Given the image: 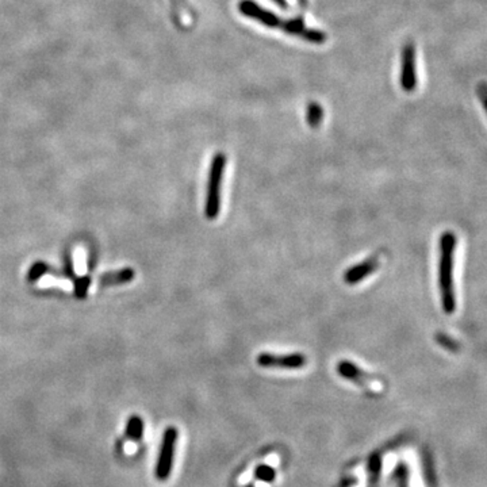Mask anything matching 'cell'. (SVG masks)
I'll return each mask as SVG.
<instances>
[{
	"label": "cell",
	"instance_id": "1",
	"mask_svg": "<svg viewBox=\"0 0 487 487\" xmlns=\"http://www.w3.org/2000/svg\"><path fill=\"white\" fill-rule=\"evenodd\" d=\"M238 13L249 20H254L273 30H282L290 36L298 37V39H305L306 42L315 43V45H322L324 42L328 41L327 33L322 30L309 27L303 18H292L287 20L283 17H279L273 14V11L264 8L263 6L257 4L254 0H241L237 4Z\"/></svg>",
	"mask_w": 487,
	"mask_h": 487
},
{
	"label": "cell",
	"instance_id": "2",
	"mask_svg": "<svg viewBox=\"0 0 487 487\" xmlns=\"http://www.w3.org/2000/svg\"><path fill=\"white\" fill-rule=\"evenodd\" d=\"M440 259H439V289L441 298V308L444 313L452 314L456 310V292L453 282V264L456 235L452 232H444L440 235Z\"/></svg>",
	"mask_w": 487,
	"mask_h": 487
},
{
	"label": "cell",
	"instance_id": "3",
	"mask_svg": "<svg viewBox=\"0 0 487 487\" xmlns=\"http://www.w3.org/2000/svg\"><path fill=\"white\" fill-rule=\"evenodd\" d=\"M226 167V156L222 152L215 153L207 179V191L205 200V217L210 221L215 219L221 212V191H222V179Z\"/></svg>",
	"mask_w": 487,
	"mask_h": 487
},
{
	"label": "cell",
	"instance_id": "4",
	"mask_svg": "<svg viewBox=\"0 0 487 487\" xmlns=\"http://www.w3.org/2000/svg\"><path fill=\"white\" fill-rule=\"evenodd\" d=\"M177 437H179V430L175 427H168L163 434L161 447L157 458L156 469H155L157 481L160 482H165L172 472Z\"/></svg>",
	"mask_w": 487,
	"mask_h": 487
},
{
	"label": "cell",
	"instance_id": "5",
	"mask_svg": "<svg viewBox=\"0 0 487 487\" xmlns=\"http://www.w3.org/2000/svg\"><path fill=\"white\" fill-rule=\"evenodd\" d=\"M256 363L261 369H277V370H301L308 364V357L303 353H284L275 355L270 352L259 353Z\"/></svg>",
	"mask_w": 487,
	"mask_h": 487
},
{
	"label": "cell",
	"instance_id": "6",
	"mask_svg": "<svg viewBox=\"0 0 487 487\" xmlns=\"http://www.w3.org/2000/svg\"><path fill=\"white\" fill-rule=\"evenodd\" d=\"M337 372L340 376L351 380L353 383L359 385L360 387H363L367 391L379 392L383 390V383L379 378L362 370L359 366H356L355 363L348 362V360H343L337 364Z\"/></svg>",
	"mask_w": 487,
	"mask_h": 487
},
{
	"label": "cell",
	"instance_id": "7",
	"mask_svg": "<svg viewBox=\"0 0 487 487\" xmlns=\"http://www.w3.org/2000/svg\"><path fill=\"white\" fill-rule=\"evenodd\" d=\"M401 88L405 92H413L417 88V62H416V46L409 42L402 49L401 57Z\"/></svg>",
	"mask_w": 487,
	"mask_h": 487
},
{
	"label": "cell",
	"instance_id": "8",
	"mask_svg": "<svg viewBox=\"0 0 487 487\" xmlns=\"http://www.w3.org/2000/svg\"><path fill=\"white\" fill-rule=\"evenodd\" d=\"M380 264V257L378 254H373L369 259H366L364 261L352 266L351 268H348L344 273V282L348 286H355L357 283H360L362 280H364L367 276H370L372 273L378 270Z\"/></svg>",
	"mask_w": 487,
	"mask_h": 487
},
{
	"label": "cell",
	"instance_id": "9",
	"mask_svg": "<svg viewBox=\"0 0 487 487\" xmlns=\"http://www.w3.org/2000/svg\"><path fill=\"white\" fill-rule=\"evenodd\" d=\"M172 18L180 30H190L196 23V13L188 0H170Z\"/></svg>",
	"mask_w": 487,
	"mask_h": 487
},
{
	"label": "cell",
	"instance_id": "10",
	"mask_svg": "<svg viewBox=\"0 0 487 487\" xmlns=\"http://www.w3.org/2000/svg\"><path fill=\"white\" fill-rule=\"evenodd\" d=\"M136 276L133 268H123L117 273H109L102 275L100 277V286H119L130 283Z\"/></svg>",
	"mask_w": 487,
	"mask_h": 487
},
{
	"label": "cell",
	"instance_id": "11",
	"mask_svg": "<svg viewBox=\"0 0 487 487\" xmlns=\"http://www.w3.org/2000/svg\"><path fill=\"white\" fill-rule=\"evenodd\" d=\"M144 437V420L139 416L129 417L125 429V440L128 443L137 444Z\"/></svg>",
	"mask_w": 487,
	"mask_h": 487
},
{
	"label": "cell",
	"instance_id": "12",
	"mask_svg": "<svg viewBox=\"0 0 487 487\" xmlns=\"http://www.w3.org/2000/svg\"><path fill=\"white\" fill-rule=\"evenodd\" d=\"M43 275H56V276H61V270H55L52 268L48 263L45 261H36L30 268H29V273H27V280L29 283H34L37 282L39 279H41Z\"/></svg>",
	"mask_w": 487,
	"mask_h": 487
},
{
	"label": "cell",
	"instance_id": "13",
	"mask_svg": "<svg viewBox=\"0 0 487 487\" xmlns=\"http://www.w3.org/2000/svg\"><path fill=\"white\" fill-rule=\"evenodd\" d=\"M306 119H308V123L309 126L315 129L321 125L322 119H324V109L320 103L317 102H312L309 106H308V111H306Z\"/></svg>",
	"mask_w": 487,
	"mask_h": 487
},
{
	"label": "cell",
	"instance_id": "14",
	"mask_svg": "<svg viewBox=\"0 0 487 487\" xmlns=\"http://www.w3.org/2000/svg\"><path fill=\"white\" fill-rule=\"evenodd\" d=\"M91 286V276H81L74 279V294L78 299H84L87 296V291Z\"/></svg>",
	"mask_w": 487,
	"mask_h": 487
},
{
	"label": "cell",
	"instance_id": "15",
	"mask_svg": "<svg viewBox=\"0 0 487 487\" xmlns=\"http://www.w3.org/2000/svg\"><path fill=\"white\" fill-rule=\"evenodd\" d=\"M436 340H437V343H439V344H440L443 348H446V350H448V351L458 352L459 350H460L459 343H458V341H455L453 338H451L448 334L439 333V334L436 336Z\"/></svg>",
	"mask_w": 487,
	"mask_h": 487
},
{
	"label": "cell",
	"instance_id": "16",
	"mask_svg": "<svg viewBox=\"0 0 487 487\" xmlns=\"http://www.w3.org/2000/svg\"><path fill=\"white\" fill-rule=\"evenodd\" d=\"M256 478L260 481H264V482H273L275 479V471L268 466H261L256 471Z\"/></svg>",
	"mask_w": 487,
	"mask_h": 487
},
{
	"label": "cell",
	"instance_id": "17",
	"mask_svg": "<svg viewBox=\"0 0 487 487\" xmlns=\"http://www.w3.org/2000/svg\"><path fill=\"white\" fill-rule=\"evenodd\" d=\"M275 1H276L279 6H282L283 8H287V7H289V4H287L286 0H275Z\"/></svg>",
	"mask_w": 487,
	"mask_h": 487
},
{
	"label": "cell",
	"instance_id": "18",
	"mask_svg": "<svg viewBox=\"0 0 487 487\" xmlns=\"http://www.w3.org/2000/svg\"><path fill=\"white\" fill-rule=\"evenodd\" d=\"M298 3H299L302 7H305L306 3H308V0H298Z\"/></svg>",
	"mask_w": 487,
	"mask_h": 487
}]
</instances>
